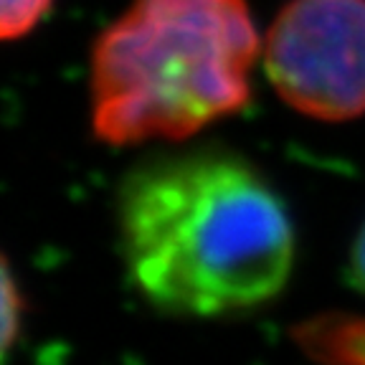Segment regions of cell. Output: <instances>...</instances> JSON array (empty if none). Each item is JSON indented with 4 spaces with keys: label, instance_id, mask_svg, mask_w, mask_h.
I'll list each match as a JSON object with an SVG mask.
<instances>
[{
    "label": "cell",
    "instance_id": "6da1fadb",
    "mask_svg": "<svg viewBox=\"0 0 365 365\" xmlns=\"http://www.w3.org/2000/svg\"><path fill=\"white\" fill-rule=\"evenodd\" d=\"M117 211L132 282L163 312H241L274 299L289 279V213L272 185L231 153L145 160L122 180Z\"/></svg>",
    "mask_w": 365,
    "mask_h": 365
},
{
    "label": "cell",
    "instance_id": "7a4b0ae2",
    "mask_svg": "<svg viewBox=\"0 0 365 365\" xmlns=\"http://www.w3.org/2000/svg\"><path fill=\"white\" fill-rule=\"evenodd\" d=\"M262 46L246 0H132L91 46V130L114 148L188 140L246 107Z\"/></svg>",
    "mask_w": 365,
    "mask_h": 365
},
{
    "label": "cell",
    "instance_id": "3957f363",
    "mask_svg": "<svg viewBox=\"0 0 365 365\" xmlns=\"http://www.w3.org/2000/svg\"><path fill=\"white\" fill-rule=\"evenodd\" d=\"M262 56L274 91L304 117L365 114V0H289L264 36Z\"/></svg>",
    "mask_w": 365,
    "mask_h": 365
},
{
    "label": "cell",
    "instance_id": "277c9868",
    "mask_svg": "<svg viewBox=\"0 0 365 365\" xmlns=\"http://www.w3.org/2000/svg\"><path fill=\"white\" fill-rule=\"evenodd\" d=\"M53 0H3L0 8V36L3 41L23 38L43 21Z\"/></svg>",
    "mask_w": 365,
    "mask_h": 365
},
{
    "label": "cell",
    "instance_id": "5b68a950",
    "mask_svg": "<svg viewBox=\"0 0 365 365\" xmlns=\"http://www.w3.org/2000/svg\"><path fill=\"white\" fill-rule=\"evenodd\" d=\"M350 269H353V277H355V282L360 284V289L365 292V226L360 228L358 239H355V244H353Z\"/></svg>",
    "mask_w": 365,
    "mask_h": 365
}]
</instances>
